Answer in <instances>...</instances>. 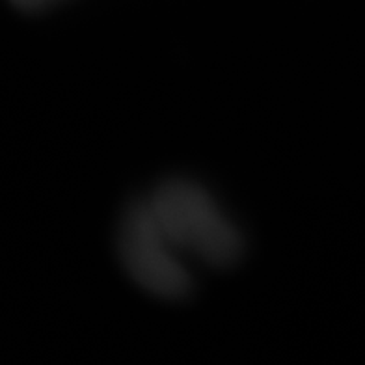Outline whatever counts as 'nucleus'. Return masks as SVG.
<instances>
[{
	"label": "nucleus",
	"mask_w": 365,
	"mask_h": 365,
	"mask_svg": "<svg viewBox=\"0 0 365 365\" xmlns=\"http://www.w3.org/2000/svg\"><path fill=\"white\" fill-rule=\"evenodd\" d=\"M120 255L130 278L155 297L182 298L192 287L182 254L164 233L148 202L130 207L123 218Z\"/></svg>",
	"instance_id": "f03ea898"
},
{
	"label": "nucleus",
	"mask_w": 365,
	"mask_h": 365,
	"mask_svg": "<svg viewBox=\"0 0 365 365\" xmlns=\"http://www.w3.org/2000/svg\"><path fill=\"white\" fill-rule=\"evenodd\" d=\"M157 222L182 255L211 267L239 259L242 239L212 197L190 181H168L145 200Z\"/></svg>",
	"instance_id": "f257e3e1"
},
{
	"label": "nucleus",
	"mask_w": 365,
	"mask_h": 365,
	"mask_svg": "<svg viewBox=\"0 0 365 365\" xmlns=\"http://www.w3.org/2000/svg\"><path fill=\"white\" fill-rule=\"evenodd\" d=\"M15 8L24 11H39L43 8H48L51 4L58 2V0H10Z\"/></svg>",
	"instance_id": "7ed1b4c3"
}]
</instances>
